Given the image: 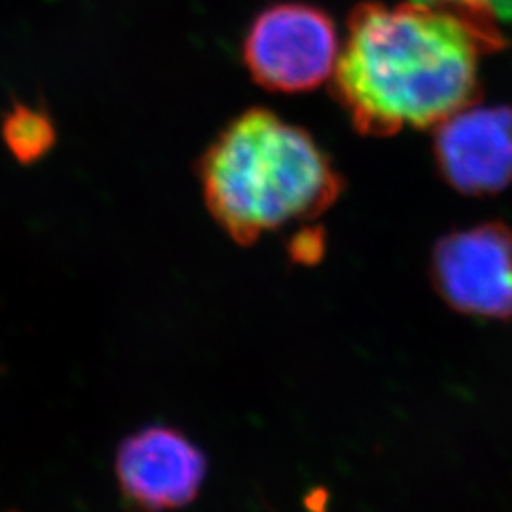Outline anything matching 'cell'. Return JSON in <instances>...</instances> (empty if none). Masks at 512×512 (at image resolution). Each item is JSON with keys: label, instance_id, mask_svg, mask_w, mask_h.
<instances>
[{"label": "cell", "instance_id": "6da1fadb", "mask_svg": "<svg viewBox=\"0 0 512 512\" xmlns=\"http://www.w3.org/2000/svg\"><path fill=\"white\" fill-rule=\"evenodd\" d=\"M503 46L484 0L361 2L332 74L355 129L391 137L478 103L480 57Z\"/></svg>", "mask_w": 512, "mask_h": 512}, {"label": "cell", "instance_id": "7a4b0ae2", "mask_svg": "<svg viewBox=\"0 0 512 512\" xmlns=\"http://www.w3.org/2000/svg\"><path fill=\"white\" fill-rule=\"evenodd\" d=\"M203 200L238 245L323 215L344 179L306 129L268 109L241 112L198 162Z\"/></svg>", "mask_w": 512, "mask_h": 512}, {"label": "cell", "instance_id": "3957f363", "mask_svg": "<svg viewBox=\"0 0 512 512\" xmlns=\"http://www.w3.org/2000/svg\"><path fill=\"white\" fill-rule=\"evenodd\" d=\"M340 55L336 25L325 10L287 0L264 8L243 40V65L258 86L311 92L332 78Z\"/></svg>", "mask_w": 512, "mask_h": 512}, {"label": "cell", "instance_id": "277c9868", "mask_svg": "<svg viewBox=\"0 0 512 512\" xmlns=\"http://www.w3.org/2000/svg\"><path fill=\"white\" fill-rule=\"evenodd\" d=\"M429 277L440 300L461 315L512 321V228L501 220L454 230L435 243Z\"/></svg>", "mask_w": 512, "mask_h": 512}, {"label": "cell", "instance_id": "5b68a950", "mask_svg": "<svg viewBox=\"0 0 512 512\" xmlns=\"http://www.w3.org/2000/svg\"><path fill=\"white\" fill-rule=\"evenodd\" d=\"M209 459L183 431L148 425L120 442L116 476L120 492L137 511L183 509L202 492Z\"/></svg>", "mask_w": 512, "mask_h": 512}, {"label": "cell", "instance_id": "8992f818", "mask_svg": "<svg viewBox=\"0 0 512 512\" xmlns=\"http://www.w3.org/2000/svg\"><path fill=\"white\" fill-rule=\"evenodd\" d=\"M440 177L467 196H490L512 184V107L469 105L435 126Z\"/></svg>", "mask_w": 512, "mask_h": 512}, {"label": "cell", "instance_id": "52a82bcc", "mask_svg": "<svg viewBox=\"0 0 512 512\" xmlns=\"http://www.w3.org/2000/svg\"><path fill=\"white\" fill-rule=\"evenodd\" d=\"M52 118L42 110L16 105L2 120V141L19 164H35L55 145Z\"/></svg>", "mask_w": 512, "mask_h": 512}, {"label": "cell", "instance_id": "ba28073f", "mask_svg": "<svg viewBox=\"0 0 512 512\" xmlns=\"http://www.w3.org/2000/svg\"><path fill=\"white\" fill-rule=\"evenodd\" d=\"M289 255L293 256L298 264H317L321 256L325 255V234L321 228H304L296 234L291 245Z\"/></svg>", "mask_w": 512, "mask_h": 512}]
</instances>
